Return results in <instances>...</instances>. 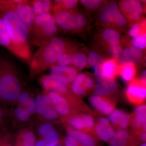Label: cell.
Wrapping results in <instances>:
<instances>
[{
  "instance_id": "obj_43",
  "label": "cell",
  "mask_w": 146,
  "mask_h": 146,
  "mask_svg": "<svg viewBox=\"0 0 146 146\" xmlns=\"http://www.w3.org/2000/svg\"><path fill=\"white\" fill-rule=\"evenodd\" d=\"M31 97L30 94L28 91H21L18 96L16 103H17V105L22 107L26 103Z\"/></svg>"
},
{
  "instance_id": "obj_19",
  "label": "cell",
  "mask_w": 146,
  "mask_h": 146,
  "mask_svg": "<svg viewBox=\"0 0 146 146\" xmlns=\"http://www.w3.org/2000/svg\"><path fill=\"white\" fill-rule=\"evenodd\" d=\"M119 65L117 59L112 58L104 60L100 76L108 79H115L116 76L119 74Z\"/></svg>"
},
{
  "instance_id": "obj_17",
  "label": "cell",
  "mask_w": 146,
  "mask_h": 146,
  "mask_svg": "<svg viewBox=\"0 0 146 146\" xmlns=\"http://www.w3.org/2000/svg\"><path fill=\"white\" fill-rule=\"evenodd\" d=\"M109 146H133L135 142L131 140L126 129H117L114 131L109 141Z\"/></svg>"
},
{
  "instance_id": "obj_32",
  "label": "cell",
  "mask_w": 146,
  "mask_h": 146,
  "mask_svg": "<svg viewBox=\"0 0 146 146\" xmlns=\"http://www.w3.org/2000/svg\"><path fill=\"white\" fill-rule=\"evenodd\" d=\"M13 114L14 117L17 120L23 123L28 121L31 116L30 113L23 108L18 105L14 110Z\"/></svg>"
},
{
  "instance_id": "obj_53",
  "label": "cell",
  "mask_w": 146,
  "mask_h": 146,
  "mask_svg": "<svg viewBox=\"0 0 146 146\" xmlns=\"http://www.w3.org/2000/svg\"><path fill=\"white\" fill-rule=\"evenodd\" d=\"M15 146H25L22 145H18V144H15Z\"/></svg>"
},
{
  "instance_id": "obj_13",
  "label": "cell",
  "mask_w": 146,
  "mask_h": 146,
  "mask_svg": "<svg viewBox=\"0 0 146 146\" xmlns=\"http://www.w3.org/2000/svg\"><path fill=\"white\" fill-rule=\"evenodd\" d=\"M96 80L98 83L95 86L94 92L96 96H105L117 91L119 86L115 79H108L101 76Z\"/></svg>"
},
{
  "instance_id": "obj_28",
  "label": "cell",
  "mask_w": 146,
  "mask_h": 146,
  "mask_svg": "<svg viewBox=\"0 0 146 146\" xmlns=\"http://www.w3.org/2000/svg\"><path fill=\"white\" fill-rule=\"evenodd\" d=\"M102 36L109 46L120 44L121 37L119 33L113 29H105L102 32Z\"/></svg>"
},
{
  "instance_id": "obj_1",
  "label": "cell",
  "mask_w": 146,
  "mask_h": 146,
  "mask_svg": "<svg viewBox=\"0 0 146 146\" xmlns=\"http://www.w3.org/2000/svg\"><path fill=\"white\" fill-rule=\"evenodd\" d=\"M74 47L70 41L58 36L39 47L33 55L30 65V76L34 77L54 66L60 55Z\"/></svg>"
},
{
  "instance_id": "obj_38",
  "label": "cell",
  "mask_w": 146,
  "mask_h": 146,
  "mask_svg": "<svg viewBox=\"0 0 146 146\" xmlns=\"http://www.w3.org/2000/svg\"><path fill=\"white\" fill-rule=\"evenodd\" d=\"M80 2L86 8L90 10H95L99 8L104 2L102 0H81Z\"/></svg>"
},
{
  "instance_id": "obj_26",
  "label": "cell",
  "mask_w": 146,
  "mask_h": 146,
  "mask_svg": "<svg viewBox=\"0 0 146 146\" xmlns=\"http://www.w3.org/2000/svg\"><path fill=\"white\" fill-rule=\"evenodd\" d=\"M77 0H56L54 1L52 10L53 12L61 11H73L77 5Z\"/></svg>"
},
{
  "instance_id": "obj_39",
  "label": "cell",
  "mask_w": 146,
  "mask_h": 146,
  "mask_svg": "<svg viewBox=\"0 0 146 146\" xmlns=\"http://www.w3.org/2000/svg\"><path fill=\"white\" fill-rule=\"evenodd\" d=\"M58 115L57 112L51 105L45 110L42 116L46 121H52L57 119Z\"/></svg>"
},
{
  "instance_id": "obj_33",
  "label": "cell",
  "mask_w": 146,
  "mask_h": 146,
  "mask_svg": "<svg viewBox=\"0 0 146 146\" xmlns=\"http://www.w3.org/2000/svg\"><path fill=\"white\" fill-rule=\"evenodd\" d=\"M75 47H74L60 55L54 65L69 66L71 63V57L72 53L76 50Z\"/></svg>"
},
{
  "instance_id": "obj_8",
  "label": "cell",
  "mask_w": 146,
  "mask_h": 146,
  "mask_svg": "<svg viewBox=\"0 0 146 146\" xmlns=\"http://www.w3.org/2000/svg\"><path fill=\"white\" fill-rule=\"evenodd\" d=\"M119 7L127 21L135 22V23L140 20L143 12L141 3L138 0L121 1Z\"/></svg>"
},
{
  "instance_id": "obj_31",
  "label": "cell",
  "mask_w": 146,
  "mask_h": 146,
  "mask_svg": "<svg viewBox=\"0 0 146 146\" xmlns=\"http://www.w3.org/2000/svg\"><path fill=\"white\" fill-rule=\"evenodd\" d=\"M59 135L58 132L42 138L36 142L35 146H54L58 143Z\"/></svg>"
},
{
  "instance_id": "obj_15",
  "label": "cell",
  "mask_w": 146,
  "mask_h": 146,
  "mask_svg": "<svg viewBox=\"0 0 146 146\" xmlns=\"http://www.w3.org/2000/svg\"><path fill=\"white\" fill-rule=\"evenodd\" d=\"M143 57L142 50L133 46L126 47L118 58L117 62L119 66L126 64L136 65Z\"/></svg>"
},
{
  "instance_id": "obj_24",
  "label": "cell",
  "mask_w": 146,
  "mask_h": 146,
  "mask_svg": "<svg viewBox=\"0 0 146 146\" xmlns=\"http://www.w3.org/2000/svg\"><path fill=\"white\" fill-rule=\"evenodd\" d=\"M87 76L84 73H80L77 76L71 84V91L78 96H84L87 90L85 87V80Z\"/></svg>"
},
{
  "instance_id": "obj_25",
  "label": "cell",
  "mask_w": 146,
  "mask_h": 146,
  "mask_svg": "<svg viewBox=\"0 0 146 146\" xmlns=\"http://www.w3.org/2000/svg\"><path fill=\"white\" fill-rule=\"evenodd\" d=\"M36 142V137L34 132L31 130H27L17 137L15 144L25 146H33L35 145Z\"/></svg>"
},
{
  "instance_id": "obj_6",
  "label": "cell",
  "mask_w": 146,
  "mask_h": 146,
  "mask_svg": "<svg viewBox=\"0 0 146 146\" xmlns=\"http://www.w3.org/2000/svg\"><path fill=\"white\" fill-rule=\"evenodd\" d=\"M58 27L70 32H76L86 26L87 19L82 13L73 11L54 12L52 15Z\"/></svg>"
},
{
  "instance_id": "obj_11",
  "label": "cell",
  "mask_w": 146,
  "mask_h": 146,
  "mask_svg": "<svg viewBox=\"0 0 146 146\" xmlns=\"http://www.w3.org/2000/svg\"><path fill=\"white\" fill-rule=\"evenodd\" d=\"M44 93L49 99L52 106L58 115L63 117L69 115L71 112V107L68 98L50 91L45 90Z\"/></svg>"
},
{
  "instance_id": "obj_48",
  "label": "cell",
  "mask_w": 146,
  "mask_h": 146,
  "mask_svg": "<svg viewBox=\"0 0 146 146\" xmlns=\"http://www.w3.org/2000/svg\"><path fill=\"white\" fill-rule=\"evenodd\" d=\"M140 80L144 84H146V71L144 70L142 73L141 76V80Z\"/></svg>"
},
{
  "instance_id": "obj_52",
  "label": "cell",
  "mask_w": 146,
  "mask_h": 146,
  "mask_svg": "<svg viewBox=\"0 0 146 146\" xmlns=\"http://www.w3.org/2000/svg\"><path fill=\"white\" fill-rule=\"evenodd\" d=\"M63 146V145H61V144L58 143L57 144V145H56L55 146Z\"/></svg>"
},
{
  "instance_id": "obj_30",
  "label": "cell",
  "mask_w": 146,
  "mask_h": 146,
  "mask_svg": "<svg viewBox=\"0 0 146 146\" xmlns=\"http://www.w3.org/2000/svg\"><path fill=\"white\" fill-rule=\"evenodd\" d=\"M49 99L44 94H39L36 98V113L42 116L44 112L51 106Z\"/></svg>"
},
{
  "instance_id": "obj_7",
  "label": "cell",
  "mask_w": 146,
  "mask_h": 146,
  "mask_svg": "<svg viewBox=\"0 0 146 146\" xmlns=\"http://www.w3.org/2000/svg\"><path fill=\"white\" fill-rule=\"evenodd\" d=\"M99 20L108 28L121 29L125 27L127 21L121 12L115 2L107 3L103 6L100 12ZM115 30V29H114Z\"/></svg>"
},
{
  "instance_id": "obj_4",
  "label": "cell",
  "mask_w": 146,
  "mask_h": 146,
  "mask_svg": "<svg viewBox=\"0 0 146 146\" xmlns=\"http://www.w3.org/2000/svg\"><path fill=\"white\" fill-rule=\"evenodd\" d=\"M53 16L51 13L36 16L29 33L31 44L40 47L48 43L56 37L58 30Z\"/></svg>"
},
{
  "instance_id": "obj_18",
  "label": "cell",
  "mask_w": 146,
  "mask_h": 146,
  "mask_svg": "<svg viewBox=\"0 0 146 146\" xmlns=\"http://www.w3.org/2000/svg\"><path fill=\"white\" fill-rule=\"evenodd\" d=\"M96 130L100 139L106 142H109L115 131L110 125L109 120L105 117L100 118L96 125Z\"/></svg>"
},
{
  "instance_id": "obj_14",
  "label": "cell",
  "mask_w": 146,
  "mask_h": 146,
  "mask_svg": "<svg viewBox=\"0 0 146 146\" xmlns=\"http://www.w3.org/2000/svg\"><path fill=\"white\" fill-rule=\"evenodd\" d=\"M68 124L72 129L82 131L92 129L94 125V121L91 115L83 114L70 117L68 119Z\"/></svg>"
},
{
  "instance_id": "obj_46",
  "label": "cell",
  "mask_w": 146,
  "mask_h": 146,
  "mask_svg": "<svg viewBox=\"0 0 146 146\" xmlns=\"http://www.w3.org/2000/svg\"><path fill=\"white\" fill-rule=\"evenodd\" d=\"M65 146H81L74 138L69 135L65 137Z\"/></svg>"
},
{
  "instance_id": "obj_44",
  "label": "cell",
  "mask_w": 146,
  "mask_h": 146,
  "mask_svg": "<svg viewBox=\"0 0 146 146\" xmlns=\"http://www.w3.org/2000/svg\"><path fill=\"white\" fill-rule=\"evenodd\" d=\"M7 115L5 107L0 102V132L3 130V127H4L6 117Z\"/></svg>"
},
{
  "instance_id": "obj_3",
  "label": "cell",
  "mask_w": 146,
  "mask_h": 146,
  "mask_svg": "<svg viewBox=\"0 0 146 146\" xmlns=\"http://www.w3.org/2000/svg\"><path fill=\"white\" fill-rule=\"evenodd\" d=\"M21 77L11 61L0 56V102L5 106L16 102L22 91Z\"/></svg>"
},
{
  "instance_id": "obj_23",
  "label": "cell",
  "mask_w": 146,
  "mask_h": 146,
  "mask_svg": "<svg viewBox=\"0 0 146 146\" xmlns=\"http://www.w3.org/2000/svg\"><path fill=\"white\" fill-rule=\"evenodd\" d=\"M0 45L7 49L16 56L17 53L6 28L1 16L0 15Z\"/></svg>"
},
{
  "instance_id": "obj_27",
  "label": "cell",
  "mask_w": 146,
  "mask_h": 146,
  "mask_svg": "<svg viewBox=\"0 0 146 146\" xmlns=\"http://www.w3.org/2000/svg\"><path fill=\"white\" fill-rule=\"evenodd\" d=\"M136 74L135 65L126 64L119 66V74L124 81L127 82L132 81Z\"/></svg>"
},
{
  "instance_id": "obj_10",
  "label": "cell",
  "mask_w": 146,
  "mask_h": 146,
  "mask_svg": "<svg viewBox=\"0 0 146 146\" xmlns=\"http://www.w3.org/2000/svg\"><path fill=\"white\" fill-rule=\"evenodd\" d=\"M126 95L128 100L131 103L141 104L145 100L146 84L140 80H132L129 84Z\"/></svg>"
},
{
  "instance_id": "obj_9",
  "label": "cell",
  "mask_w": 146,
  "mask_h": 146,
  "mask_svg": "<svg viewBox=\"0 0 146 146\" xmlns=\"http://www.w3.org/2000/svg\"><path fill=\"white\" fill-rule=\"evenodd\" d=\"M39 81L45 91L54 92L65 98L69 97L70 94L69 86L51 75L42 76Z\"/></svg>"
},
{
  "instance_id": "obj_42",
  "label": "cell",
  "mask_w": 146,
  "mask_h": 146,
  "mask_svg": "<svg viewBox=\"0 0 146 146\" xmlns=\"http://www.w3.org/2000/svg\"><path fill=\"white\" fill-rule=\"evenodd\" d=\"M123 50L120 44L109 46L110 54L114 59H117L119 57Z\"/></svg>"
},
{
  "instance_id": "obj_16",
  "label": "cell",
  "mask_w": 146,
  "mask_h": 146,
  "mask_svg": "<svg viewBox=\"0 0 146 146\" xmlns=\"http://www.w3.org/2000/svg\"><path fill=\"white\" fill-rule=\"evenodd\" d=\"M89 102L92 107L104 115H109L115 110L114 105L103 97L92 96L89 98Z\"/></svg>"
},
{
  "instance_id": "obj_20",
  "label": "cell",
  "mask_w": 146,
  "mask_h": 146,
  "mask_svg": "<svg viewBox=\"0 0 146 146\" xmlns=\"http://www.w3.org/2000/svg\"><path fill=\"white\" fill-rule=\"evenodd\" d=\"M67 133L68 135L74 138L81 146H97L94 138L83 131L70 128L67 130Z\"/></svg>"
},
{
  "instance_id": "obj_47",
  "label": "cell",
  "mask_w": 146,
  "mask_h": 146,
  "mask_svg": "<svg viewBox=\"0 0 146 146\" xmlns=\"http://www.w3.org/2000/svg\"><path fill=\"white\" fill-rule=\"evenodd\" d=\"M94 79L90 76H86L85 80V87L87 91H89L93 88L94 86Z\"/></svg>"
},
{
  "instance_id": "obj_41",
  "label": "cell",
  "mask_w": 146,
  "mask_h": 146,
  "mask_svg": "<svg viewBox=\"0 0 146 146\" xmlns=\"http://www.w3.org/2000/svg\"><path fill=\"white\" fill-rule=\"evenodd\" d=\"M22 107L31 115H33L36 112V99L33 97H31L26 103Z\"/></svg>"
},
{
  "instance_id": "obj_50",
  "label": "cell",
  "mask_w": 146,
  "mask_h": 146,
  "mask_svg": "<svg viewBox=\"0 0 146 146\" xmlns=\"http://www.w3.org/2000/svg\"><path fill=\"white\" fill-rule=\"evenodd\" d=\"M8 141L7 139H5L4 138H3L0 136V146H3Z\"/></svg>"
},
{
  "instance_id": "obj_29",
  "label": "cell",
  "mask_w": 146,
  "mask_h": 146,
  "mask_svg": "<svg viewBox=\"0 0 146 146\" xmlns=\"http://www.w3.org/2000/svg\"><path fill=\"white\" fill-rule=\"evenodd\" d=\"M87 64V57L83 53L76 51V50L72 53L70 64L73 65V67L83 69L86 67Z\"/></svg>"
},
{
  "instance_id": "obj_35",
  "label": "cell",
  "mask_w": 146,
  "mask_h": 146,
  "mask_svg": "<svg viewBox=\"0 0 146 146\" xmlns=\"http://www.w3.org/2000/svg\"><path fill=\"white\" fill-rule=\"evenodd\" d=\"M131 43L132 46L134 48L141 50L145 49L146 46L145 31L142 33L138 36L133 38L131 40Z\"/></svg>"
},
{
  "instance_id": "obj_34",
  "label": "cell",
  "mask_w": 146,
  "mask_h": 146,
  "mask_svg": "<svg viewBox=\"0 0 146 146\" xmlns=\"http://www.w3.org/2000/svg\"><path fill=\"white\" fill-rule=\"evenodd\" d=\"M38 131L42 138H46L57 132L54 127L48 123H45L39 126Z\"/></svg>"
},
{
  "instance_id": "obj_12",
  "label": "cell",
  "mask_w": 146,
  "mask_h": 146,
  "mask_svg": "<svg viewBox=\"0 0 146 146\" xmlns=\"http://www.w3.org/2000/svg\"><path fill=\"white\" fill-rule=\"evenodd\" d=\"M50 75L58 79L68 86L76 77L77 70L72 66L56 65L52 66L50 70Z\"/></svg>"
},
{
  "instance_id": "obj_21",
  "label": "cell",
  "mask_w": 146,
  "mask_h": 146,
  "mask_svg": "<svg viewBox=\"0 0 146 146\" xmlns=\"http://www.w3.org/2000/svg\"><path fill=\"white\" fill-rule=\"evenodd\" d=\"M30 4L36 17L50 13L53 2L50 0H34L30 1Z\"/></svg>"
},
{
  "instance_id": "obj_49",
  "label": "cell",
  "mask_w": 146,
  "mask_h": 146,
  "mask_svg": "<svg viewBox=\"0 0 146 146\" xmlns=\"http://www.w3.org/2000/svg\"><path fill=\"white\" fill-rule=\"evenodd\" d=\"M140 139L141 142L146 143V134L145 131H142L140 135Z\"/></svg>"
},
{
  "instance_id": "obj_22",
  "label": "cell",
  "mask_w": 146,
  "mask_h": 146,
  "mask_svg": "<svg viewBox=\"0 0 146 146\" xmlns=\"http://www.w3.org/2000/svg\"><path fill=\"white\" fill-rule=\"evenodd\" d=\"M146 106H139L134 110V117L132 121V125L136 129H141L145 131L146 127Z\"/></svg>"
},
{
  "instance_id": "obj_45",
  "label": "cell",
  "mask_w": 146,
  "mask_h": 146,
  "mask_svg": "<svg viewBox=\"0 0 146 146\" xmlns=\"http://www.w3.org/2000/svg\"><path fill=\"white\" fill-rule=\"evenodd\" d=\"M131 117V116L130 114L125 113L118 124V126L120 127V129H125L128 126Z\"/></svg>"
},
{
  "instance_id": "obj_40",
  "label": "cell",
  "mask_w": 146,
  "mask_h": 146,
  "mask_svg": "<svg viewBox=\"0 0 146 146\" xmlns=\"http://www.w3.org/2000/svg\"><path fill=\"white\" fill-rule=\"evenodd\" d=\"M145 31V23H136L132 25L129 31V35L134 38L142 33Z\"/></svg>"
},
{
  "instance_id": "obj_5",
  "label": "cell",
  "mask_w": 146,
  "mask_h": 146,
  "mask_svg": "<svg viewBox=\"0 0 146 146\" xmlns=\"http://www.w3.org/2000/svg\"><path fill=\"white\" fill-rule=\"evenodd\" d=\"M10 10L14 11L31 31L34 24L35 16L30 1L0 0V11Z\"/></svg>"
},
{
  "instance_id": "obj_37",
  "label": "cell",
  "mask_w": 146,
  "mask_h": 146,
  "mask_svg": "<svg viewBox=\"0 0 146 146\" xmlns=\"http://www.w3.org/2000/svg\"><path fill=\"white\" fill-rule=\"evenodd\" d=\"M104 60L102 56L95 51L90 52L87 58V64L92 68H94L98 63Z\"/></svg>"
},
{
  "instance_id": "obj_36",
  "label": "cell",
  "mask_w": 146,
  "mask_h": 146,
  "mask_svg": "<svg viewBox=\"0 0 146 146\" xmlns=\"http://www.w3.org/2000/svg\"><path fill=\"white\" fill-rule=\"evenodd\" d=\"M125 113L122 110H114L108 115V119L113 125L118 126L120 120Z\"/></svg>"
},
{
  "instance_id": "obj_51",
  "label": "cell",
  "mask_w": 146,
  "mask_h": 146,
  "mask_svg": "<svg viewBox=\"0 0 146 146\" xmlns=\"http://www.w3.org/2000/svg\"><path fill=\"white\" fill-rule=\"evenodd\" d=\"M140 146H146V143H143V144H142L141 145H140Z\"/></svg>"
},
{
  "instance_id": "obj_2",
  "label": "cell",
  "mask_w": 146,
  "mask_h": 146,
  "mask_svg": "<svg viewBox=\"0 0 146 146\" xmlns=\"http://www.w3.org/2000/svg\"><path fill=\"white\" fill-rule=\"evenodd\" d=\"M12 44L20 58L30 64L32 57L29 43V31L26 24L12 11H0Z\"/></svg>"
}]
</instances>
